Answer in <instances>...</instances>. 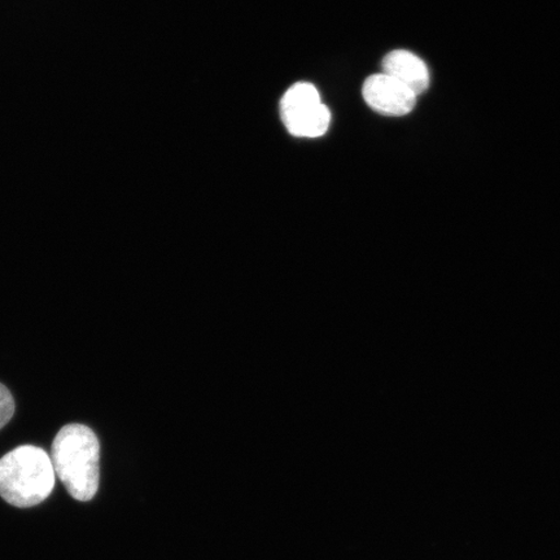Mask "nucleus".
Instances as JSON below:
<instances>
[{"instance_id": "7ed1b4c3", "label": "nucleus", "mask_w": 560, "mask_h": 560, "mask_svg": "<svg viewBox=\"0 0 560 560\" xmlns=\"http://www.w3.org/2000/svg\"><path fill=\"white\" fill-rule=\"evenodd\" d=\"M362 94L370 108L385 116L409 115L417 104L412 91L385 73L370 75L363 83Z\"/></svg>"}, {"instance_id": "f257e3e1", "label": "nucleus", "mask_w": 560, "mask_h": 560, "mask_svg": "<svg viewBox=\"0 0 560 560\" xmlns=\"http://www.w3.org/2000/svg\"><path fill=\"white\" fill-rule=\"evenodd\" d=\"M51 460L74 500L94 499L101 481V443L93 430L83 424L62 427L52 443Z\"/></svg>"}, {"instance_id": "20e7f679", "label": "nucleus", "mask_w": 560, "mask_h": 560, "mask_svg": "<svg viewBox=\"0 0 560 560\" xmlns=\"http://www.w3.org/2000/svg\"><path fill=\"white\" fill-rule=\"evenodd\" d=\"M385 74L402 83L417 96L423 94L430 86V72L425 62L416 54L396 50L385 56L383 60Z\"/></svg>"}, {"instance_id": "0eeeda50", "label": "nucleus", "mask_w": 560, "mask_h": 560, "mask_svg": "<svg viewBox=\"0 0 560 560\" xmlns=\"http://www.w3.org/2000/svg\"><path fill=\"white\" fill-rule=\"evenodd\" d=\"M13 412H15V401H13L11 392L0 384V430L10 422Z\"/></svg>"}, {"instance_id": "39448f33", "label": "nucleus", "mask_w": 560, "mask_h": 560, "mask_svg": "<svg viewBox=\"0 0 560 560\" xmlns=\"http://www.w3.org/2000/svg\"><path fill=\"white\" fill-rule=\"evenodd\" d=\"M322 104L318 90L312 83L299 82L280 101L283 122L291 121Z\"/></svg>"}, {"instance_id": "f03ea898", "label": "nucleus", "mask_w": 560, "mask_h": 560, "mask_svg": "<svg viewBox=\"0 0 560 560\" xmlns=\"http://www.w3.org/2000/svg\"><path fill=\"white\" fill-rule=\"evenodd\" d=\"M50 455L38 446L16 447L0 459V497L21 509L39 505L55 487Z\"/></svg>"}, {"instance_id": "423d86ee", "label": "nucleus", "mask_w": 560, "mask_h": 560, "mask_svg": "<svg viewBox=\"0 0 560 560\" xmlns=\"http://www.w3.org/2000/svg\"><path fill=\"white\" fill-rule=\"evenodd\" d=\"M331 122V112L324 103L319 104L304 116L285 122L290 135L299 138H318L325 135Z\"/></svg>"}]
</instances>
